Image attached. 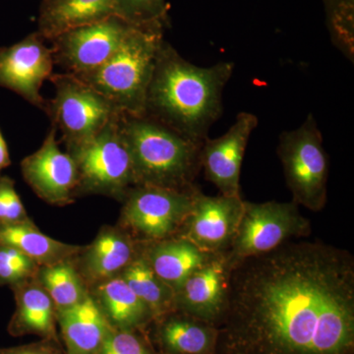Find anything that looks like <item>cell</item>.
<instances>
[{"mask_svg":"<svg viewBox=\"0 0 354 354\" xmlns=\"http://www.w3.org/2000/svg\"><path fill=\"white\" fill-rule=\"evenodd\" d=\"M220 323L221 354H353V254L286 242L235 263Z\"/></svg>","mask_w":354,"mask_h":354,"instance_id":"1","label":"cell"},{"mask_svg":"<svg viewBox=\"0 0 354 354\" xmlns=\"http://www.w3.org/2000/svg\"><path fill=\"white\" fill-rule=\"evenodd\" d=\"M234 68L232 62L196 66L162 41L144 115L187 138L204 142L223 111L221 95Z\"/></svg>","mask_w":354,"mask_h":354,"instance_id":"2","label":"cell"},{"mask_svg":"<svg viewBox=\"0 0 354 354\" xmlns=\"http://www.w3.org/2000/svg\"><path fill=\"white\" fill-rule=\"evenodd\" d=\"M120 125L131 153L136 185L177 191L196 188L204 142L187 138L146 115L120 113Z\"/></svg>","mask_w":354,"mask_h":354,"instance_id":"3","label":"cell"},{"mask_svg":"<svg viewBox=\"0 0 354 354\" xmlns=\"http://www.w3.org/2000/svg\"><path fill=\"white\" fill-rule=\"evenodd\" d=\"M164 41L162 30L135 27L106 64L74 76L104 95L120 113L144 115L147 93Z\"/></svg>","mask_w":354,"mask_h":354,"instance_id":"4","label":"cell"},{"mask_svg":"<svg viewBox=\"0 0 354 354\" xmlns=\"http://www.w3.org/2000/svg\"><path fill=\"white\" fill-rule=\"evenodd\" d=\"M120 114L94 137L66 150L78 169L77 196L100 194L124 200L136 186L131 153L121 133Z\"/></svg>","mask_w":354,"mask_h":354,"instance_id":"5","label":"cell"},{"mask_svg":"<svg viewBox=\"0 0 354 354\" xmlns=\"http://www.w3.org/2000/svg\"><path fill=\"white\" fill-rule=\"evenodd\" d=\"M278 153L292 201L310 211H322L328 200L329 160L312 114L297 129L281 133Z\"/></svg>","mask_w":354,"mask_h":354,"instance_id":"6","label":"cell"},{"mask_svg":"<svg viewBox=\"0 0 354 354\" xmlns=\"http://www.w3.org/2000/svg\"><path fill=\"white\" fill-rule=\"evenodd\" d=\"M48 80L55 97L46 102L44 113L62 133L66 150L94 137L120 113L104 95L72 74H53Z\"/></svg>","mask_w":354,"mask_h":354,"instance_id":"7","label":"cell"},{"mask_svg":"<svg viewBox=\"0 0 354 354\" xmlns=\"http://www.w3.org/2000/svg\"><path fill=\"white\" fill-rule=\"evenodd\" d=\"M311 223L297 203L244 201L243 213L227 252L232 263L264 255L295 237L308 236Z\"/></svg>","mask_w":354,"mask_h":354,"instance_id":"8","label":"cell"},{"mask_svg":"<svg viewBox=\"0 0 354 354\" xmlns=\"http://www.w3.org/2000/svg\"><path fill=\"white\" fill-rule=\"evenodd\" d=\"M196 188L177 191L158 186H134L123 200L120 227L138 242L177 236L189 215Z\"/></svg>","mask_w":354,"mask_h":354,"instance_id":"9","label":"cell"},{"mask_svg":"<svg viewBox=\"0 0 354 354\" xmlns=\"http://www.w3.org/2000/svg\"><path fill=\"white\" fill-rule=\"evenodd\" d=\"M135 27L113 15L62 32L50 39L55 64L72 75L99 68L120 50Z\"/></svg>","mask_w":354,"mask_h":354,"instance_id":"10","label":"cell"},{"mask_svg":"<svg viewBox=\"0 0 354 354\" xmlns=\"http://www.w3.org/2000/svg\"><path fill=\"white\" fill-rule=\"evenodd\" d=\"M38 31L31 32L12 46L0 48V87L19 95L41 111L46 102L41 95L44 81L53 75V50Z\"/></svg>","mask_w":354,"mask_h":354,"instance_id":"11","label":"cell"},{"mask_svg":"<svg viewBox=\"0 0 354 354\" xmlns=\"http://www.w3.org/2000/svg\"><path fill=\"white\" fill-rule=\"evenodd\" d=\"M57 134L51 125L43 145L23 158L21 172L37 196L53 206H66L77 196L78 169L74 158L59 148Z\"/></svg>","mask_w":354,"mask_h":354,"instance_id":"12","label":"cell"},{"mask_svg":"<svg viewBox=\"0 0 354 354\" xmlns=\"http://www.w3.org/2000/svg\"><path fill=\"white\" fill-rule=\"evenodd\" d=\"M243 207L241 196L212 197L196 188L192 208L177 236L188 239L204 252L227 251L234 241Z\"/></svg>","mask_w":354,"mask_h":354,"instance_id":"13","label":"cell"},{"mask_svg":"<svg viewBox=\"0 0 354 354\" xmlns=\"http://www.w3.org/2000/svg\"><path fill=\"white\" fill-rule=\"evenodd\" d=\"M234 263L227 250L214 253L176 292V311L209 324L220 323L227 308Z\"/></svg>","mask_w":354,"mask_h":354,"instance_id":"14","label":"cell"},{"mask_svg":"<svg viewBox=\"0 0 354 354\" xmlns=\"http://www.w3.org/2000/svg\"><path fill=\"white\" fill-rule=\"evenodd\" d=\"M258 125L257 116L241 113L234 124L218 138L203 143L201 167L205 176L225 196H241L242 160L249 138Z\"/></svg>","mask_w":354,"mask_h":354,"instance_id":"15","label":"cell"},{"mask_svg":"<svg viewBox=\"0 0 354 354\" xmlns=\"http://www.w3.org/2000/svg\"><path fill=\"white\" fill-rule=\"evenodd\" d=\"M139 250L138 241L123 228L104 227L76 256L77 270L88 288L120 276Z\"/></svg>","mask_w":354,"mask_h":354,"instance_id":"16","label":"cell"},{"mask_svg":"<svg viewBox=\"0 0 354 354\" xmlns=\"http://www.w3.org/2000/svg\"><path fill=\"white\" fill-rule=\"evenodd\" d=\"M57 321L65 354H97L113 329L91 292L78 304L57 311Z\"/></svg>","mask_w":354,"mask_h":354,"instance_id":"17","label":"cell"},{"mask_svg":"<svg viewBox=\"0 0 354 354\" xmlns=\"http://www.w3.org/2000/svg\"><path fill=\"white\" fill-rule=\"evenodd\" d=\"M12 290L16 308L7 327L9 335H34L41 339L60 342L57 329V309L38 279L25 281L14 286Z\"/></svg>","mask_w":354,"mask_h":354,"instance_id":"18","label":"cell"},{"mask_svg":"<svg viewBox=\"0 0 354 354\" xmlns=\"http://www.w3.org/2000/svg\"><path fill=\"white\" fill-rule=\"evenodd\" d=\"M140 252L158 278L176 292L185 279L214 253H207L180 236L138 242Z\"/></svg>","mask_w":354,"mask_h":354,"instance_id":"19","label":"cell"},{"mask_svg":"<svg viewBox=\"0 0 354 354\" xmlns=\"http://www.w3.org/2000/svg\"><path fill=\"white\" fill-rule=\"evenodd\" d=\"M114 15V0H43L38 32L50 41L62 32Z\"/></svg>","mask_w":354,"mask_h":354,"instance_id":"20","label":"cell"},{"mask_svg":"<svg viewBox=\"0 0 354 354\" xmlns=\"http://www.w3.org/2000/svg\"><path fill=\"white\" fill-rule=\"evenodd\" d=\"M114 329L137 330L153 321L150 311L120 276L90 288Z\"/></svg>","mask_w":354,"mask_h":354,"instance_id":"21","label":"cell"},{"mask_svg":"<svg viewBox=\"0 0 354 354\" xmlns=\"http://www.w3.org/2000/svg\"><path fill=\"white\" fill-rule=\"evenodd\" d=\"M158 323L160 346L171 354H207L216 346L218 330L205 322L183 312L174 311Z\"/></svg>","mask_w":354,"mask_h":354,"instance_id":"22","label":"cell"},{"mask_svg":"<svg viewBox=\"0 0 354 354\" xmlns=\"http://www.w3.org/2000/svg\"><path fill=\"white\" fill-rule=\"evenodd\" d=\"M0 244L18 249L39 267L75 258L84 248L51 239L43 234L31 218L14 225H0Z\"/></svg>","mask_w":354,"mask_h":354,"instance_id":"23","label":"cell"},{"mask_svg":"<svg viewBox=\"0 0 354 354\" xmlns=\"http://www.w3.org/2000/svg\"><path fill=\"white\" fill-rule=\"evenodd\" d=\"M120 276L146 305L153 321L176 311V292L155 274L140 249Z\"/></svg>","mask_w":354,"mask_h":354,"instance_id":"24","label":"cell"},{"mask_svg":"<svg viewBox=\"0 0 354 354\" xmlns=\"http://www.w3.org/2000/svg\"><path fill=\"white\" fill-rule=\"evenodd\" d=\"M74 259L39 268L36 279L50 295L57 311L78 304L90 292Z\"/></svg>","mask_w":354,"mask_h":354,"instance_id":"25","label":"cell"},{"mask_svg":"<svg viewBox=\"0 0 354 354\" xmlns=\"http://www.w3.org/2000/svg\"><path fill=\"white\" fill-rule=\"evenodd\" d=\"M114 15L140 28L165 31L169 26L167 0H114Z\"/></svg>","mask_w":354,"mask_h":354,"instance_id":"26","label":"cell"},{"mask_svg":"<svg viewBox=\"0 0 354 354\" xmlns=\"http://www.w3.org/2000/svg\"><path fill=\"white\" fill-rule=\"evenodd\" d=\"M328 28L337 48L353 58L354 0H324Z\"/></svg>","mask_w":354,"mask_h":354,"instance_id":"27","label":"cell"},{"mask_svg":"<svg viewBox=\"0 0 354 354\" xmlns=\"http://www.w3.org/2000/svg\"><path fill=\"white\" fill-rule=\"evenodd\" d=\"M39 266L12 246L0 244V286L11 288L36 278Z\"/></svg>","mask_w":354,"mask_h":354,"instance_id":"28","label":"cell"},{"mask_svg":"<svg viewBox=\"0 0 354 354\" xmlns=\"http://www.w3.org/2000/svg\"><path fill=\"white\" fill-rule=\"evenodd\" d=\"M30 220L22 200L15 189V181L0 176V225H14Z\"/></svg>","mask_w":354,"mask_h":354,"instance_id":"29","label":"cell"},{"mask_svg":"<svg viewBox=\"0 0 354 354\" xmlns=\"http://www.w3.org/2000/svg\"><path fill=\"white\" fill-rule=\"evenodd\" d=\"M97 354H156L136 330L113 329Z\"/></svg>","mask_w":354,"mask_h":354,"instance_id":"30","label":"cell"},{"mask_svg":"<svg viewBox=\"0 0 354 354\" xmlns=\"http://www.w3.org/2000/svg\"><path fill=\"white\" fill-rule=\"evenodd\" d=\"M0 354H65L62 344L50 339H41L32 344L13 348H0Z\"/></svg>","mask_w":354,"mask_h":354,"instance_id":"31","label":"cell"},{"mask_svg":"<svg viewBox=\"0 0 354 354\" xmlns=\"http://www.w3.org/2000/svg\"><path fill=\"white\" fill-rule=\"evenodd\" d=\"M11 165L10 153H9L8 146L0 129V176L1 172Z\"/></svg>","mask_w":354,"mask_h":354,"instance_id":"32","label":"cell"}]
</instances>
